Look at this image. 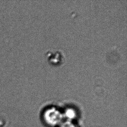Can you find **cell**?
Wrapping results in <instances>:
<instances>
[{"mask_svg": "<svg viewBox=\"0 0 127 127\" xmlns=\"http://www.w3.org/2000/svg\"><path fill=\"white\" fill-rule=\"evenodd\" d=\"M64 117L68 119V121L72 122V121L75 119L76 116V113L75 110L72 108H67L65 111L63 112Z\"/></svg>", "mask_w": 127, "mask_h": 127, "instance_id": "2", "label": "cell"}, {"mask_svg": "<svg viewBox=\"0 0 127 127\" xmlns=\"http://www.w3.org/2000/svg\"><path fill=\"white\" fill-rule=\"evenodd\" d=\"M42 118L45 124L51 127H58L63 122L64 119L63 112L54 106L46 109L42 113Z\"/></svg>", "mask_w": 127, "mask_h": 127, "instance_id": "1", "label": "cell"}, {"mask_svg": "<svg viewBox=\"0 0 127 127\" xmlns=\"http://www.w3.org/2000/svg\"><path fill=\"white\" fill-rule=\"evenodd\" d=\"M58 127H77V126L72 122L67 121L65 122H63Z\"/></svg>", "mask_w": 127, "mask_h": 127, "instance_id": "3", "label": "cell"}]
</instances>
